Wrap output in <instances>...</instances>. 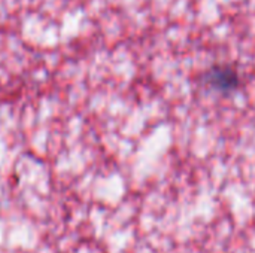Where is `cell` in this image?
I'll return each mask as SVG.
<instances>
[{
	"label": "cell",
	"mask_w": 255,
	"mask_h": 253,
	"mask_svg": "<svg viewBox=\"0 0 255 253\" xmlns=\"http://www.w3.org/2000/svg\"><path fill=\"white\" fill-rule=\"evenodd\" d=\"M203 82L209 89L218 92H232L239 86L241 78L236 69L230 66H214L205 72Z\"/></svg>",
	"instance_id": "1"
}]
</instances>
